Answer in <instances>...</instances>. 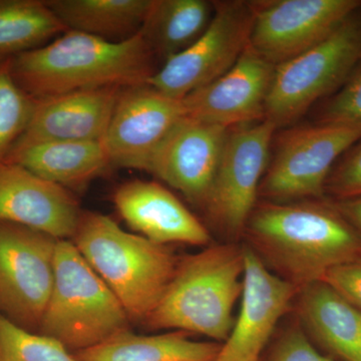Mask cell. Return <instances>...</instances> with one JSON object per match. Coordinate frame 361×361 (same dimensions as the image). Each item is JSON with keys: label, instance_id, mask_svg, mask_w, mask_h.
<instances>
[{"label": "cell", "instance_id": "cell-1", "mask_svg": "<svg viewBox=\"0 0 361 361\" xmlns=\"http://www.w3.org/2000/svg\"><path fill=\"white\" fill-rule=\"evenodd\" d=\"M245 230L259 258L302 289L334 266L361 258V235L331 202L255 207Z\"/></svg>", "mask_w": 361, "mask_h": 361}, {"label": "cell", "instance_id": "cell-2", "mask_svg": "<svg viewBox=\"0 0 361 361\" xmlns=\"http://www.w3.org/2000/svg\"><path fill=\"white\" fill-rule=\"evenodd\" d=\"M153 52L140 32L110 42L66 30L49 44L11 59L21 89L35 99L78 90L148 84L155 70Z\"/></svg>", "mask_w": 361, "mask_h": 361}, {"label": "cell", "instance_id": "cell-3", "mask_svg": "<svg viewBox=\"0 0 361 361\" xmlns=\"http://www.w3.org/2000/svg\"><path fill=\"white\" fill-rule=\"evenodd\" d=\"M73 239L128 316L147 319L177 269V259L167 247L123 231L110 217L96 212L82 213Z\"/></svg>", "mask_w": 361, "mask_h": 361}, {"label": "cell", "instance_id": "cell-4", "mask_svg": "<svg viewBox=\"0 0 361 361\" xmlns=\"http://www.w3.org/2000/svg\"><path fill=\"white\" fill-rule=\"evenodd\" d=\"M244 248L210 247L178 262L160 302L147 318L152 329L194 332L225 341L244 287Z\"/></svg>", "mask_w": 361, "mask_h": 361}, {"label": "cell", "instance_id": "cell-5", "mask_svg": "<svg viewBox=\"0 0 361 361\" xmlns=\"http://www.w3.org/2000/svg\"><path fill=\"white\" fill-rule=\"evenodd\" d=\"M122 304L68 240H59L54 281L39 332L68 349L94 348L129 331Z\"/></svg>", "mask_w": 361, "mask_h": 361}, {"label": "cell", "instance_id": "cell-6", "mask_svg": "<svg viewBox=\"0 0 361 361\" xmlns=\"http://www.w3.org/2000/svg\"><path fill=\"white\" fill-rule=\"evenodd\" d=\"M361 61V8L329 37L276 66L264 120L289 125L316 102L337 92Z\"/></svg>", "mask_w": 361, "mask_h": 361}, {"label": "cell", "instance_id": "cell-7", "mask_svg": "<svg viewBox=\"0 0 361 361\" xmlns=\"http://www.w3.org/2000/svg\"><path fill=\"white\" fill-rule=\"evenodd\" d=\"M361 140V128L316 123L286 132L278 142L259 195L286 203L320 199L327 178L344 152Z\"/></svg>", "mask_w": 361, "mask_h": 361}, {"label": "cell", "instance_id": "cell-8", "mask_svg": "<svg viewBox=\"0 0 361 361\" xmlns=\"http://www.w3.org/2000/svg\"><path fill=\"white\" fill-rule=\"evenodd\" d=\"M210 25L193 44L169 59L148 85L183 99L225 75L245 51L253 26L252 2H214Z\"/></svg>", "mask_w": 361, "mask_h": 361}, {"label": "cell", "instance_id": "cell-9", "mask_svg": "<svg viewBox=\"0 0 361 361\" xmlns=\"http://www.w3.org/2000/svg\"><path fill=\"white\" fill-rule=\"evenodd\" d=\"M58 239L0 223V313L28 331H39L54 281Z\"/></svg>", "mask_w": 361, "mask_h": 361}, {"label": "cell", "instance_id": "cell-10", "mask_svg": "<svg viewBox=\"0 0 361 361\" xmlns=\"http://www.w3.org/2000/svg\"><path fill=\"white\" fill-rule=\"evenodd\" d=\"M277 128L267 120L230 130L206 208L227 234L245 230L270 161Z\"/></svg>", "mask_w": 361, "mask_h": 361}, {"label": "cell", "instance_id": "cell-11", "mask_svg": "<svg viewBox=\"0 0 361 361\" xmlns=\"http://www.w3.org/2000/svg\"><path fill=\"white\" fill-rule=\"evenodd\" d=\"M252 6L249 45L277 66L329 37L361 8V0H273Z\"/></svg>", "mask_w": 361, "mask_h": 361}, {"label": "cell", "instance_id": "cell-12", "mask_svg": "<svg viewBox=\"0 0 361 361\" xmlns=\"http://www.w3.org/2000/svg\"><path fill=\"white\" fill-rule=\"evenodd\" d=\"M186 116L183 99L148 84L123 87L103 141L111 166L149 172L156 152Z\"/></svg>", "mask_w": 361, "mask_h": 361}, {"label": "cell", "instance_id": "cell-13", "mask_svg": "<svg viewBox=\"0 0 361 361\" xmlns=\"http://www.w3.org/2000/svg\"><path fill=\"white\" fill-rule=\"evenodd\" d=\"M243 293L238 317L213 361H260L265 346L291 301L300 291L244 247Z\"/></svg>", "mask_w": 361, "mask_h": 361}, {"label": "cell", "instance_id": "cell-14", "mask_svg": "<svg viewBox=\"0 0 361 361\" xmlns=\"http://www.w3.org/2000/svg\"><path fill=\"white\" fill-rule=\"evenodd\" d=\"M275 70L247 45L225 75L183 99L187 116L226 129L264 120Z\"/></svg>", "mask_w": 361, "mask_h": 361}, {"label": "cell", "instance_id": "cell-15", "mask_svg": "<svg viewBox=\"0 0 361 361\" xmlns=\"http://www.w3.org/2000/svg\"><path fill=\"white\" fill-rule=\"evenodd\" d=\"M230 130L185 116L156 152L149 173L205 206Z\"/></svg>", "mask_w": 361, "mask_h": 361}, {"label": "cell", "instance_id": "cell-16", "mask_svg": "<svg viewBox=\"0 0 361 361\" xmlns=\"http://www.w3.org/2000/svg\"><path fill=\"white\" fill-rule=\"evenodd\" d=\"M82 212L66 188L18 164L0 165V223H13L58 240L73 238Z\"/></svg>", "mask_w": 361, "mask_h": 361}, {"label": "cell", "instance_id": "cell-17", "mask_svg": "<svg viewBox=\"0 0 361 361\" xmlns=\"http://www.w3.org/2000/svg\"><path fill=\"white\" fill-rule=\"evenodd\" d=\"M121 90L103 87L35 99L30 122L13 149L40 142H103Z\"/></svg>", "mask_w": 361, "mask_h": 361}, {"label": "cell", "instance_id": "cell-18", "mask_svg": "<svg viewBox=\"0 0 361 361\" xmlns=\"http://www.w3.org/2000/svg\"><path fill=\"white\" fill-rule=\"evenodd\" d=\"M114 203L127 224L157 244L206 245L211 237L205 226L165 187L135 180L121 185Z\"/></svg>", "mask_w": 361, "mask_h": 361}, {"label": "cell", "instance_id": "cell-19", "mask_svg": "<svg viewBox=\"0 0 361 361\" xmlns=\"http://www.w3.org/2000/svg\"><path fill=\"white\" fill-rule=\"evenodd\" d=\"M6 163L18 164L59 186H85L111 167L103 142H49L11 151Z\"/></svg>", "mask_w": 361, "mask_h": 361}, {"label": "cell", "instance_id": "cell-20", "mask_svg": "<svg viewBox=\"0 0 361 361\" xmlns=\"http://www.w3.org/2000/svg\"><path fill=\"white\" fill-rule=\"evenodd\" d=\"M300 291L301 317L315 338L343 361H361V311L322 281Z\"/></svg>", "mask_w": 361, "mask_h": 361}, {"label": "cell", "instance_id": "cell-21", "mask_svg": "<svg viewBox=\"0 0 361 361\" xmlns=\"http://www.w3.org/2000/svg\"><path fill=\"white\" fill-rule=\"evenodd\" d=\"M68 30L110 42L140 32L152 0H45Z\"/></svg>", "mask_w": 361, "mask_h": 361}, {"label": "cell", "instance_id": "cell-22", "mask_svg": "<svg viewBox=\"0 0 361 361\" xmlns=\"http://www.w3.org/2000/svg\"><path fill=\"white\" fill-rule=\"evenodd\" d=\"M215 6L206 0H152L142 35L156 58L177 56L206 32Z\"/></svg>", "mask_w": 361, "mask_h": 361}, {"label": "cell", "instance_id": "cell-23", "mask_svg": "<svg viewBox=\"0 0 361 361\" xmlns=\"http://www.w3.org/2000/svg\"><path fill=\"white\" fill-rule=\"evenodd\" d=\"M220 348L191 341L183 331L152 336L126 331L75 355L80 361H213Z\"/></svg>", "mask_w": 361, "mask_h": 361}, {"label": "cell", "instance_id": "cell-24", "mask_svg": "<svg viewBox=\"0 0 361 361\" xmlns=\"http://www.w3.org/2000/svg\"><path fill=\"white\" fill-rule=\"evenodd\" d=\"M66 30L45 0H0V59L39 49Z\"/></svg>", "mask_w": 361, "mask_h": 361}, {"label": "cell", "instance_id": "cell-25", "mask_svg": "<svg viewBox=\"0 0 361 361\" xmlns=\"http://www.w3.org/2000/svg\"><path fill=\"white\" fill-rule=\"evenodd\" d=\"M35 102L14 80L11 59H0V165L25 132Z\"/></svg>", "mask_w": 361, "mask_h": 361}, {"label": "cell", "instance_id": "cell-26", "mask_svg": "<svg viewBox=\"0 0 361 361\" xmlns=\"http://www.w3.org/2000/svg\"><path fill=\"white\" fill-rule=\"evenodd\" d=\"M0 361H80L61 342L28 331L0 313Z\"/></svg>", "mask_w": 361, "mask_h": 361}, {"label": "cell", "instance_id": "cell-27", "mask_svg": "<svg viewBox=\"0 0 361 361\" xmlns=\"http://www.w3.org/2000/svg\"><path fill=\"white\" fill-rule=\"evenodd\" d=\"M317 123L361 128V61L341 89L327 97L318 113Z\"/></svg>", "mask_w": 361, "mask_h": 361}, {"label": "cell", "instance_id": "cell-28", "mask_svg": "<svg viewBox=\"0 0 361 361\" xmlns=\"http://www.w3.org/2000/svg\"><path fill=\"white\" fill-rule=\"evenodd\" d=\"M325 193L334 200L361 196V140L337 160L327 178Z\"/></svg>", "mask_w": 361, "mask_h": 361}, {"label": "cell", "instance_id": "cell-29", "mask_svg": "<svg viewBox=\"0 0 361 361\" xmlns=\"http://www.w3.org/2000/svg\"><path fill=\"white\" fill-rule=\"evenodd\" d=\"M320 281L329 285L361 311V258L334 266L325 272Z\"/></svg>", "mask_w": 361, "mask_h": 361}, {"label": "cell", "instance_id": "cell-30", "mask_svg": "<svg viewBox=\"0 0 361 361\" xmlns=\"http://www.w3.org/2000/svg\"><path fill=\"white\" fill-rule=\"evenodd\" d=\"M268 361H332L316 350L302 330H287L277 341Z\"/></svg>", "mask_w": 361, "mask_h": 361}, {"label": "cell", "instance_id": "cell-31", "mask_svg": "<svg viewBox=\"0 0 361 361\" xmlns=\"http://www.w3.org/2000/svg\"><path fill=\"white\" fill-rule=\"evenodd\" d=\"M330 202L361 235V196Z\"/></svg>", "mask_w": 361, "mask_h": 361}]
</instances>
